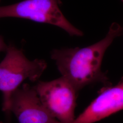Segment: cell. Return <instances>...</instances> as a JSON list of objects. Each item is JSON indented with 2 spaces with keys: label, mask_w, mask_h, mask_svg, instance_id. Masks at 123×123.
<instances>
[{
  "label": "cell",
  "mask_w": 123,
  "mask_h": 123,
  "mask_svg": "<svg viewBox=\"0 0 123 123\" xmlns=\"http://www.w3.org/2000/svg\"><path fill=\"white\" fill-rule=\"evenodd\" d=\"M24 18L52 24L62 29L71 36L84 35L64 17L58 0H24L0 6V18Z\"/></svg>",
  "instance_id": "cell-3"
},
{
  "label": "cell",
  "mask_w": 123,
  "mask_h": 123,
  "mask_svg": "<svg viewBox=\"0 0 123 123\" xmlns=\"http://www.w3.org/2000/svg\"><path fill=\"white\" fill-rule=\"evenodd\" d=\"M6 55L0 62V91L3 93L2 110L7 112L12 93L26 79L34 82L39 79L47 67L44 60L27 59L22 49L10 44Z\"/></svg>",
  "instance_id": "cell-2"
},
{
  "label": "cell",
  "mask_w": 123,
  "mask_h": 123,
  "mask_svg": "<svg viewBox=\"0 0 123 123\" xmlns=\"http://www.w3.org/2000/svg\"><path fill=\"white\" fill-rule=\"evenodd\" d=\"M8 45L5 43L3 38L0 35V53L2 52H6L7 48Z\"/></svg>",
  "instance_id": "cell-7"
},
{
  "label": "cell",
  "mask_w": 123,
  "mask_h": 123,
  "mask_svg": "<svg viewBox=\"0 0 123 123\" xmlns=\"http://www.w3.org/2000/svg\"><path fill=\"white\" fill-rule=\"evenodd\" d=\"M122 33H123V32H122Z\"/></svg>",
  "instance_id": "cell-8"
},
{
  "label": "cell",
  "mask_w": 123,
  "mask_h": 123,
  "mask_svg": "<svg viewBox=\"0 0 123 123\" xmlns=\"http://www.w3.org/2000/svg\"></svg>",
  "instance_id": "cell-9"
},
{
  "label": "cell",
  "mask_w": 123,
  "mask_h": 123,
  "mask_svg": "<svg viewBox=\"0 0 123 123\" xmlns=\"http://www.w3.org/2000/svg\"><path fill=\"white\" fill-rule=\"evenodd\" d=\"M7 112L13 113L19 123H62L46 109L35 86L28 84H23L12 93Z\"/></svg>",
  "instance_id": "cell-5"
},
{
  "label": "cell",
  "mask_w": 123,
  "mask_h": 123,
  "mask_svg": "<svg viewBox=\"0 0 123 123\" xmlns=\"http://www.w3.org/2000/svg\"><path fill=\"white\" fill-rule=\"evenodd\" d=\"M123 110V78L105 88L72 123H93Z\"/></svg>",
  "instance_id": "cell-6"
},
{
  "label": "cell",
  "mask_w": 123,
  "mask_h": 123,
  "mask_svg": "<svg viewBox=\"0 0 123 123\" xmlns=\"http://www.w3.org/2000/svg\"><path fill=\"white\" fill-rule=\"evenodd\" d=\"M122 32L123 27L114 22L105 37L99 42L83 48L53 49L51 57L55 61L62 76L78 92L96 83L109 85L108 78L101 70L102 62L107 49Z\"/></svg>",
  "instance_id": "cell-1"
},
{
  "label": "cell",
  "mask_w": 123,
  "mask_h": 123,
  "mask_svg": "<svg viewBox=\"0 0 123 123\" xmlns=\"http://www.w3.org/2000/svg\"><path fill=\"white\" fill-rule=\"evenodd\" d=\"M42 103L53 118L62 123H72L78 92L63 77L51 81H40L35 86Z\"/></svg>",
  "instance_id": "cell-4"
}]
</instances>
